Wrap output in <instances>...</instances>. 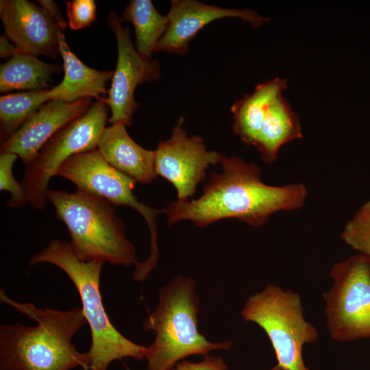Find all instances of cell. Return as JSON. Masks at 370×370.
I'll return each mask as SVG.
<instances>
[{
	"mask_svg": "<svg viewBox=\"0 0 370 370\" xmlns=\"http://www.w3.org/2000/svg\"><path fill=\"white\" fill-rule=\"evenodd\" d=\"M221 172H213L202 195L189 201L177 200L162 209L169 226L184 221L205 227L224 219H236L258 227L279 211L297 210L308 190L303 184L275 186L264 184L260 167L237 156L222 155Z\"/></svg>",
	"mask_w": 370,
	"mask_h": 370,
	"instance_id": "obj_1",
	"label": "cell"
},
{
	"mask_svg": "<svg viewBox=\"0 0 370 370\" xmlns=\"http://www.w3.org/2000/svg\"><path fill=\"white\" fill-rule=\"evenodd\" d=\"M243 319L258 324L267 334L278 365L286 370H310L302 358L305 343L318 339L316 328L304 317L299 294L268 284L250 296L242 311Z\"/></svg>",
	"mask_w": 370,
	"mask_h": 370,
	"instance_id": "obj_6",
	"label": "cell"
},
{
	"mask_svg": "<svg viewBox=\"0 0 370 370\" xmlns=\"http://www.w3.org/2000/svg\"><path fill=\"white\" fill-rule=\"evenodd\" d=\"M56 175L72 182L77 190L104 199L115 206L136 210L146 221L150 232V255L136 265L134 277L143 281L156 267L158 259L157 216L162 210L140 202L133 193L136 182L111 166L97 149L75 155L59 169Z\"/></svg>",
	"mask_w": 370,
	"mask_h": 370,
	"instance_id": "obj_7",
	"label": "cell"
},
{
	"mask_svg": "<svg viewBox=\"0 0 370 370\" xmlns=\"http://www.w3.org/2000/svg\"><path fill=\"white\" fill-rule=\"evenodd\" d=\"M106 25L114 33L117 45V60L108 97L104 98L111 116L108 122L132 123L133 114L140 106L134 99L136 87L145 82L158 80L160 76L158 61L140 54L133 44L130 32L123 27L121 18L110 12Z\"/></svg>",
	"mask_w": 370,
	"mask_h": 370,
	"instance_id": "obj_10",
	"label": "cell"
},
{
	"mask_svg": "<svg viewBox=\"0 0 370 370\" xmlns=\"http://www.w3.org/2000/svg\"><path fill=\"white\" fill-rule=\"evenodd\" d=\"M195 286L193 278L177 276L160 289L158 306L143 323L145 330L156 334L145 350L147 370H173L187 356L232 346L231 341L212 343L199 332L200 301Z\"/></svg>",
	"mask_w": 370,
	"mask_h": 370,
	"instance_id": "obj_4",
	"label": "cell"
},
{
	"mask_svg": "<svg viewBox=\"0 0 370 370\" xmlns=\"http://www.w3.org/2000/svg\"><path fill=\"white\" fill-rule=\"evenodd\" d=\"M120 18L122 23L130 22L134 27L136 51L151 59L168 27L166 15H162L150 0H131Z\"/></svg>",
	"mask_w": 370,
	"mask_h": 370,
	"instance_id": "obj_20",
	"label": "cell"
},
{
	"mask_svg": "<svg viewBox=\"0 0 370 370\" xmlns=\"http://www.w3.org/2000/svg\"><path fill=\"white\" fill-rule=\"evenodd\" d=\"M49 89L21 91L1 96V143L6 140L25 121L49 100Z\"/></svg>",
	"mask_w": 370,
	"mask_h": 370,
	"instance_id": "obj_21",
	"label": "cell"
},
{
	"mask_svg": "<svg viewBox=\"0 0 370 370\" xmlns=\"http://www.w3.org/2000/svg\"><path fill=\"white\" fill-rule=\"evenodd\" d=\"M301 138L302 132L298 114L282 95L270 108L255 147L262 160L271 164L277 160L283 145Z\"/></svg>",
	"mask_w": 370,
	"mask_h": 370,
	"instance_id": "obj_18",
	"label": "cell"
},
{
	"mask_svg": "<svg viewBox=\"0 0 370 370\" xmlns=\"http://www.w3.org/2000/svg\"><path fill=\"white\" fill-rule=\"evenodd\" d=\"M46 196L56 217L65 224L69 243L79 259L125 267L138 264L136 249L127 238L124 223L112 204L77 190L69 193L48 188Z\"/></svg>",
	"mask_w": 370,
	"mask_h": 370,
	"instance_id": "obj_5",
	"label": "cell"
},
{
	"mask_svg": "<svg viewBox=\"0 0 370 370\" xmlns=\"http://www.w3.org/2000/svg\"><path fill=\"white\" fill-rule=\"evenodd\" d=\"M0 299L36 322L0 327V370H88L87 352H79L72 343L86 323L82 308L69 310L38 308L19 303L0 291Z\"/></svg>",
	"mask_w": 370,
	"mask_h": 370,
	"instance_id": "obj_2",
	"label": "cell"
},
{
	"mask_svg": "<svg viewBox=\"0 0 370 370\" xmlns=\"http://www.w3.org/2000/svg\"><path fill=\"white\" fill-rule=\"evenodd\" d=\"M60 54L63 60L64 77L48 92L49 100L68 102L90 97L99 99L107 94L106 86L114 71H99L84 64L69 47L64 33L60 37Z\"/></svg>",
	"mask_w": 370,
	"mask_h": 370,
	"instance_id": "obj_16",
	"label": "cell"
},
{
	"mask_svg": "<svg viewBox=\"0 0 370 370\" xmlns=\"http://www.w3.org/2000/svg\"><path fill=\"white\" fill-rule=\"evenodd\" d=\"M184 123V119L180 117L171 137L160 141L155 150L156 175L174 186L180 201L194 195L198 184L206 179L208 168L219 164L222 157L217 151H208L201 136H188Z\"/></svg>",
	"mask_w": 370,
	"mask_h": 370,
	"instance_id": "obj_11",
	"label": "cell"
},
{
	"mask_svg": "<svg viewBox=\"0 0 370 370\" xmlns=\"http://www.w3.org/2000/svg\"><path fill=\"white\" fill-rule=\"evenodd\" d=\"M175 370H228V367L221 357L205 355L199 362L182 361Z\"/></svg>",
	"mask_w": 370,
	"mask_h": 370,
	"instance_id": "obj_25",
	"label": "cell"
},
{
	"mask_svg": "<svg viewBox=\"0 0 370 370\" xmlns=\"http://www.w3.org/2000/svg\"><path fill=\"white\" fill-rule=\"evenodd\" d=\"M341 238L359 254L370 257V199L347 223Z\"/></svg>",
	"mask_w": 370,
	"mask_h": 370,
	"instance_id": "obj_22",
	"label": "cell"
},
{
	"mask_svg": "<svg viewBox=\"0 0 370 370\" xmlns=\"http://www.w3.org/2000/svg\"><path fill=\"white\" fill-rule=\"evenodd\" d=\"M323 294L331 337L339 342L370 338V257L362 254L335 264Z\"/></svg>",
	"mask_w": 370,
	"mask_h": 370,
	"instance_id": "obj_9",
	"label": "cell"
},
{
	"mask_svg": "<svg viewBox=\"0 0 370 370\" xmlns=\"http://www.w3.org/2000/svg\"><path fill=\"white\" fill-rule=\"evenodd\" d=\"M168 27L158 41L154 52L184 55L198 32L210 23L224 18H239L258 28L269 21L249 9L223 8L195 0H172L166 14Z\"/></svg>",
	"mask_w": 370,
	"mask_h": 370,
	"instance_id": "obj_12",
	"label": "cell"
},
{
	"mask_svg": "<svg viewBox=\"0 0 370 370\" xmlns=\"http://www.w3.org/2000/svg\"><path fill=\"white\" fill-rule=\"evenodd\" d=\"M69 26L73 30L88 27L97 18V5L93 0H72L66 3Z\"/></svg>",
	"mask_w": 370,
	"mask_h": 370,
	"instance_id": "obj_24",
	"label": "cell"
},
{
	"mask_svg": "<svg viewBox=\"0 0 370 370\" xmlns=\"http://www.w3.org/2000/svg\"><path fill=\"white\" fill-rule=\"evenodd\" d=\"M271 370H286V369H283L282 367L277 365Z\"/></svg>",
	"mask_w": 370,
	"mask_h": 370,
	"instance_id": "obj_28",
	"label": "cell"
},
{
	"mask_svg": "<svg viewBox=\"0 0 370 370\" xmlns=\"http://www.w3.org/2000/svg\"><path fill=\"white\" fill-rule=\"evenodd\" d=\"M109 110L104 97L97 99L84 114L58 131L25 167L22 183L33 208H44L49 182L69 158L97 149Z\"/></svg>",
	"mask_w": 370,
	"mask_h": 370,
	"instance_id": "obj_8",
	"label": "cell"
},
{
	"mask_svg": "<svg viewBox=\"0 0 370 370\" xmlns=\"http://www.w3.org/2000/svg\"><path fill=\"white\" fill-rule=\"evenodd\" d=\"M61 66L45 62L34 54L17 51L0 65V92L38 91L50 89L52 77Z\"/></svg>",
	"mask_w": 370,
	"mask_h": 370,
	"instance_id": "obj_19",
	"label": "cell"
},
{
	"mask_svg": "<svg viewBox=\"0 0 370 370\" xmlns=\"http://www.w3.org/2000/svg\"><path fill=\"white\" fill-rule=\"evenodd\" d=\"M42 262L54 264L64 271L79 293L82 312L91 334L87 352L88 370H108L112 362L124 358H145L147 347L134 343L118 331L104 308L100 291L104 262L79 259L69 243L58 239L51 240L44 249L29 259L30 265Z\"/></svg>",
	"mask_w": 370,
	"mask_h": 370,
	"instance_id": "obj_3",
	"label": "cell"
},
{
	"mask_svg": "<svg viewBox=\"0 0 370 370\" xmlns=\"http://www.w3.org/2000/svg\"><path fill=\"white\" fill-rule=\"evenodd\" d=\"M0 18L17 51L51 59L60 54L64 32L40 5L27 0H1Z\"/></svg>",
	"mask_w": 370,
	"mask_h": 370,
	"instance_id": "obj_13",
	"label": "cell"
},
{
	"mask_svg": "<svg viewBox=\"0 0 370 370\" xmlns=\"http://www.w3.org/2000/svg\"><path fill=\"white\" fill-rule=\"evenodd\" d=\"M123 123L106 127L97 149L113 168L138 183L149 184L156 179L155 150L145 149L129 135Z\"/></svg>",
	"mask_w": 370,
	"mask_h": 370,
	"instance_id": "obj_15",
	"label": "cell"
},
{
	"mask_svg": "<svg viewBox=\"0 0 370 370\" xmlns=\"http://www.w3.org/2000/svg\"><path fill=\"white\" fill-rule=\"evenodd\" d=\"M287 87V80L275 77L258 84L231 107L232 130L245 144L256 146L265 117L274 101Z\"/></svg>",
	"mask_w": 370,
	"mask_h": 370,
	"instance_id": "obj_17",
	"label": "cell"
},
{
	"mask_svg": "<svg viewBox=\"0 0 370 370\" xmlns=\"http://www.w3.org/2000/svg\"><path fill=\"white\" fill-rule=\"evenodd\" d=\"M90 97L68 102L51 99L45 102L6 140L1 151L15 153L29 166L45 143L62 127L84 114L92 104Z\"/></svg>",
	"mask_w": 370,
	"mask_h": 370,
	"instance_id": "obj_14",
	"label": "cell"
},
{
	"mask_svg": "<svg viewBox=\"0 0 370 370\" xmlns=\"http://www.w3.org/2000/svg\"><path fill=\"white\" fill-rule=\"evenodd\" d=\"M17 51V49L5 34L0 36V58L8 60Z\"/></svg>",
	"mask_w": 370,
	"mask_h": 370,
	"instance_id": "obj_27",
	"label": "cell"
},
{
	"mask_svg": "<svg viewBox=\"0 0 370 370\" xmlns=\"http://www.w3.org/2000/svg\"><path fill=\"white\" fill-rule=\"evenodd\" d=\"M17 158V155L11 152L0 153V190L10 193L8 206L12 208H21L29 202L23 183L18 182L13 175V165Z\"/></svg>",
	"mask_w": 370,
	"mask_h": 370,
	"instance_id": "obj_23",
	"label": "cell"
},
{
	"mask_svg": "<svg viewBox=\"0 0 370 370\" xmlns=\"http://www.w3.org/2000/svg\"><path fill=\"white\" fill-rule=\"evenodd\" d=\"M38 3L49 18L64 32L67 24L58 4L53 0H38Z\"/></svg>",
	"mask_w": 370,
	"mask_h": 370,
	"instance_id": "obj_26",
	"label": "cell"
}]
</instances>
